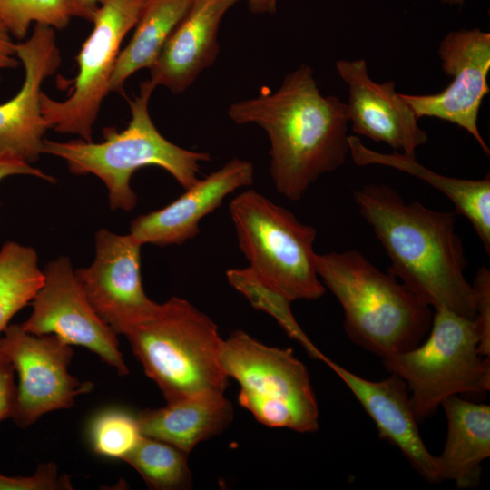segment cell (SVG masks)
<instances>
[{"label":"cell","mask_w":490,"mask_h":490,"mask_svg":"<svg viewBox=\"0 0 490 490\" xmlns=\"http://www.w3.org/2000/svg\"><path fill=\"white\" fill-rule=\"evenodd\" d=\"M123 336L167 402L224 394L218 326L187 299L172 297Z\"/></svg>","instance_id":"5b68a950"},{"label":"cell","mask_w":490,"mask_h":490,"mask_svg":"<svg viewBox=\"0 0 490 490\" xmlns=\"http://www.w3.org/2000/svg\"><path fill=\"white\" fill-rule=\"evenodd\" d=\"M438 55L451 83L436 93H400L401 97L418 119L435 117L461 127L489 155L477 122L482 102L490 92V34L479 28L451 31L442 39Z\"/></svg>","instance_id":"8fae6325"},{"label":"cell","mask_w":490,"mask_h":490,"mask_svg":"<svg viewBox=\"0 0 490 490\" xmlns=\"http://www.w3.org/2000/svg\"><path fill=\"white\" fill-rule=\"evenodd\" d=\"M476 292V317L480 340L478 351L490 357V271L483 266L478 269L473 281Z\"/></svg>","instance_id":"f1b7e54d"},{"label":"cell","mask_w":490,"mask_h":490,"mask_svg":"<svg viewBox=\"0 0 490 490\" xmlns=\"http://www.w3.org/2000/svg\"><path fill=\"white\" fill-rule=\"evenodd\" d=\"M254 181L251 162L232 159L198 180L167 206L132 220L130 234L142 245H181L196 237L201 220L217 210L226 197Z\"/></svg>","instance_id":"2e32d148"},{"label":"cell","mask_w":490,"mask_h":490,"mask_svg":"<svg viewBox=\"0 0 490 490\" xmlns=\"http://www.w3.org/2000/svg\"><path fill=\"white\" fill-rule=\"evenodd\" d=\"M435 310L425 342L382 358L386 370L407 384L418 421L434 414L446 397L490 390V357L478 351L475 319L446 308Z\"/></svg>","instance_id":"8992f818"},{"label":"cell","mask_w":490,"mask_h":490,"mask_svg":"<svg viewBox=\"0 0 490 490\" xmlns=\"http://www.w3.org/2000/svg\"><path fill=\"white\" fill-rule=\"evenodd\" d=\"M228 115L237 124L254 123L266 132L272 182L292 201L322 175L343 166L348 154L347 103L324 96L305 64L287 74L275 92L230 104Z\"/></svg>","instance_id":"6da1fadb"},{"label":"cell","mask_w":490,"mask_h":490,"mask_svg":"<svg viewBox=\"0 0 490 490\" xmlns=\"http://www.w3.org/2000/svg\"><path fill=\"white\" fill-rule=\"evenodd\" d=\"M32 300L33 310L22 328L34 335H55L70 345L83 346L125 376L128 368L119 350L117 334L87 299L68 258L52 260Z\"/></svg>","instance_id":"7c38bea8"},{"label":"cell","mask_w":490,"mask_h":490,"mask_svg":"<svg viewBox=\"0 0 490 490\" xmlns=\"http://www.w3.org/2000/svg\"><path fill=\"white\" fill-rule=\"evenodd\" d=\"M13 175H30L50 182L54 179L9 151L0 150V182Z\"/></svg>","instance_id":"4dcf8cb0"},{"label":"cell","mask_w":490,"mask_h":490,"mask_svg":"<svg viewBox=\"0 0 490 490\" xmlns=\"http://www.w3.org/2000/svg\"><path fill=\"white\" fill-rule=\"evenodd\" d=\"M71 18L64 0H0V22L18 40L33 24L63 29Z\"/></svg>","instance_id":"4316f807"},{"label":"cell","mask_w":490,"mask_h":490,"mask_svg":"<svg viewBox=\"0 0 490 490\" xmlns=\"http://www.w3.org/2000/svg\"><path fill=\"white\" fill-rule=\"evenodd\" d=\"M239 0H193L150 69V83L174 93L186 91L219 54L218 32Z\"/></svg>","instance_id":"ac0fdd59"},{"label":"cell","mask_w":490,"mask_h":490,"mask_svg":"<svg viewBox=\"0 0 490 490\" xmlns=\"http://www.w3.org/2000/svg\"><path fill=\"white\" fill-rule=\"evenodd\" d=\"M220 360L240 384L239 403L269 427L318 429V407L307 367L291 348L265 345L242 330L223 339Z\"/></svg>","instance_id":"ba28073f"},{"label":"cell","mask_w":490,"mask_h":490,"mask_svg":"<svg viewBox=\"0 0 490 490\" xmlns=\"http://www.w3.org/2000/svg\"><path fill=\"white\" fill-rule=\"evenodd\" d=\"M146 0H103L93 30L76 56L78 73L70 95L57 101L42 92L41 112L50 129L93 141V130L108 93L121 44L135 27Z\"/></svg>","instance_id":"9c48e42d"},{"label":"cell","mask_w":490,"mask_h":490,"mask_svg":"<svg viewBox=\"0 0 490 490\" xmlns=\"http://www.w3.org/2000/svg\"><path fill=\"white\" fill-rule=\"evenodd\" d=\"M316 269L344 311L349 339L381 358L417 347L428 334L430 307L358 250L317 253Z\"/></svg>","instance_id":"3957f363"},{"label":"cell","mask_w":490,"mask_h":490,"mask_svg":"<svg viewBox=\"0 0 490 490\" xmlns=\"http://www.w3.org/2000/svg\"><path fill=\"white\" fill-rule=\"evenodd\" d=\"M15 51L24 77L18 93L0 104V150L32 163L43 153L44 136L50 129L41 112V87L62 62L55 29L34 24L30 37L16 43Z\"/></svg>","instance_id":"5bb4252c"},{"label":"cell","mask_w":490,"mask_h":490,"mask_svg":"<svg viewBox=\"0 0 490 490\" xmlns=\"http://www.w3.org/2000/svg\"><path fill=\"white\" fill-rule=\"evenodd\" d=\"M142 246L130 233L99 230L93 263L75 270L90 304L117 335L148 317L157 305L142 287Z\"/></svg>","instance_id":"4fadbf2b"},{"label":"cell","mask_w":490,"mask_h":490,"mask_svg":"<svg viewBox=\"0 0 490 490\" xmlns=\"http://www.w3.org/2000/svg\"><path fill=\"white\" fill-rule=\"evenodd\" d=\"M233 415V407L224 394H207L146 408L136 416L142 436L188 454L199 443L221 434Z\"/></svg>","instance_id":"44dd1931"},{"label":"cell","mask_w":490,"mask_h":490,"mask_svg":"<svg viewBox=\"0 0 490 490\" xmlns=\"http://www.w3.org/2000/svg\"><path fill=\"white\" fill-rule=\"evenodd\" d=\"M12 37L6 27L0 22V80L3 70L15 69L20 64L16 57V43Z\"/></svg>","instance_id":"1f68e13d"},{"label":"cell","mask_w":490,"mask_h":490,"mask_svg":"<svg viewBox=\"0 0 490 490\" xmlns=\"http://www.w3.org/2000/svg\"><path fill=\"white\" fill-rule=\"evenodd\" d=\"M15 394L14 367L0 351V421L12 416Z\"/></svg>","instance_id":"f546056e"},{"label":"cell","mask_w":490,"mask_h":490,"mask_svg":"<svg viewBox=\"0 0 490 490\" xmlns=\"http://www.w3.org/2000/svg\"><path fill=\"white\" fill-rule=\"evenodd\" d=\"M193 0H146L128 44L121 50L110 90L122 93L127 79L150 68Z\"/></svg>","instance_id":"7402d4cb"},{"label":"cell","mask_w":490,"mask_h":490,"mask_svg":"<svg viewBox=\"0 0 490 490\" xmlns=\"http://www.w3.org/2000/svg\"><path fill=\"white\" fill-rule=\"evenodd\" d=\"M447 418L444 449L436 456L438 482L453 481L457 488L477 486L482 463L490 456V406L451 396L441 403Z\"/></svg>","instance_id":"d6986e66"},{"label":"cell","mask_w":490,"mask_h":490,"mask_svg":"<svg viewBox=\"0 0 490 490\" xmlns=\"http://www.w3.org/2000/svg\"><path fill=\"white\" fill-rule=\"evenodd\" d=\"M44 281L35 250L15 241L0 250V334L10 319L33 300Z\"/></svg>","instance_id":"603a6c76"},{"label":"cell","mask_w":490,"mask_h":490,"mask_svg":"<svg viewBox=\"0 0 490 490\" xmlns=\"http://www.w3.org/2000/svg\"><path fill=\"white\" fill-rule=\"evenodd\" d=\"M250 12L255 14H273L277 9L278 0H246Z\"/></svg>","instance_id":"836d02e7"},{"label":"cell","mask_w":490,"mask_h":490,"mask_svg":"<svg viewBox=\"0 0 490 490\" xmlns=\"http://www.w3.org/2000/svg\"><path fill=\"white\" fill-rule=\"evenodd\" d=\"M229 210L239 247L263 281L291 301L324 295L316 269L313 226L255 190L235 196Z\"/></svg>","instance_id":"52a82bcc"},{"label":"cell","mask_w":490,"mask_h":490,"mask_svg":"<svg viewBox=\"0 0 490 490\" xmlns=\"http://www.w3.org/2000/svg\"><path fill=\"white\" fill-rule=\"evenodd\" d=\"M335 66L348 86V114L355 135L387 143L394 151L416 156V149L426 143L428 135L397 92L395 82H375L363 58L339 59Z\"/></svg>","instance_id":"9a60e30c"},{"label":"cell","mask_w":490,"mask_h":490,"mask_svg":"<svg viewBox=\"0 0 490 490\" xmlns=\"http://www.w3.org/2000/svg\"><path fill=\"white\" fill-rule=\"evenodd\" d=\"M137 416L119 409L106 410L93 420L90 440L94 452L123 460L142 437Z\"/></svg>","instance_id":"484cf974"},{"label":"cell","mask_w":490,"mask_h":490,"mask_svg":"<svg viewBox=\"0 0 490 490\" xmlns=\"http://www.w3.org/2000/svg\"><path fill=\"white\" fill-rule=\"evenodd\" d=\"M353 196L390 260L387 271L429 307L475 319L476 292L465 276L456 212L407 202L386 184L365 185Z\"/></svg>","instance_id":"7a4b0ae2"},{"label":"cell","mask_w":490,"mask_h":490,"mask_svg":"<svg viewBox=\"0 0 490 490\" xmlns=\"http://www.w3.org/2000/svg\"><path fill=\"white\" fill-rule=\"evenodd\" d=\"M70 481L58 475L55 465H40L32 476L0 475V490H61L72 489Z\"/></svg>","instance_id":"83f0119b"},{"label":"cell","mask_w":490,"mask_h":490,"mask_svg":"<svg viewBox=\"0 0 490 490\" xmlns=\"http://www.w3.org/2000/svg\"><path fill=\"white\" fill-rule=\"evenodd\" d=\"M3 334L0 351L18 375L11 418L20 427L48 412L72 407L77 396L92 389V383L80 382L68 372L74 350L59 337L36 336L16 324L8 325Z\"/></svg>","instance_id":"30bf717a"},{"label":"cell","mask_w":490,"mask_h":490,"mask_svg":"<svg viewBox=\"0 0 490 490\" xmlns=\"http://www.w3.org/2000/svg\"><path fill=\"white\" fill-rule=\"evenodd\" d=\"M155 87L149 80L129 101L131 121L125 129H103V141L81 138L67 142L44 140L43 153L63 159L74 174H93L105 184L114 210L132 211L137 196L131 188L132 174L142 167L158 166L168 172L185 190L198 180L200 163L211 160L208 152L180 147L167 140L154 125L149 101Z\"/></svg>","instance_id":"277c9868"},{"label":"cell","mask_w":490,"mask_h":490,"mask_svg":"<svg viewBox=\"0 0 490 490\" xmlns=\"http://www.w3.org/2000/svg\"><path fill=\"white\" fill-rule=\"evenodd\" d=\"M226 277L229 283L244 295L255 309L271 316L289 338L304 348L309 357L326 362L328 358L314 346L297 322L289 299L263 281L250 267L230 269Z\"/></svg>","instance_id":"d4e9b609"},{"label":"cell","mask_w":490,"mask_h":490,"mask_svg":"<svg viewBox=\"0 0 490 490\" xmlns=\"http://www.w3.org/2000/svg\"><path fill=\"white\" fill-rule=\"evenodd\" d=\"M441 2L445 5H462L465 2V0H441Z\"/></svg>","instance_id":"e575fe53"},{"label":"cell","mask_w":490,"mask_h":490,"mask_svg":"<svg viewBox=\"0 0 490 490\" xmlns=\"http://www.w3.org/2000/svg\"><path fill=\"white\" fill-rule=\"evenodd\" d=\"M156 490H180L191 486L187 453L163 441L142 436L123 459Z\"/></svg>","instance_id":"cb8c5ba5"},{"label":"cell","mask_w":490,"mask_h":490,"mask_svg":"<svg viewBox=\"0 0 490 490\" xmlns=\"http://www.w3.org/2000/svg\"><path fill=\"white\" fill-rule=\"evenodd\" d=\"M326 364L346 384L374 421L379 437L397 447L426 481L437 483L436 456L422 440L404 380L394 374L378 381L368 380L329 358Z\"/></svg>","instance_id":"e0dca14e"},{"label":"cell","mask_w":490,"mask_h":490,"mask_svg":"<svg viewBox=\"0 0 490 490\" xmlns=\"http://www.w3.org/2000/svg\"><path fill=\"white\" fill-rule=\"evenodd\" d=\"M348 154L358 166L382 165L416 177L445 194L455 205L456 214L466 217L490 254V177L470 180L449 177L419 163L416 156L401 152H376L359 136H348Z\"/></svg>","instance_id":"ffe728a7"},{"label":"cell","mask_w":490,"mask_h":490,"mask_svg":"<svg viewBox=\"0 0 490 490\" xmlns=\"http://www.w3.org/2000/svg\"><path fill=\"white\" fill-rule=\"evenodd\" d=\"M103 0H64L71 17H77L92 22L93 15Z\"/></svg>","instance_id":"d6a6232c"}]
</instances>
